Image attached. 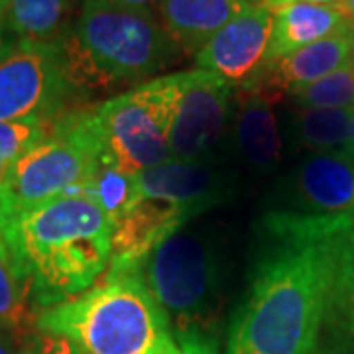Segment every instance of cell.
I'll list each match as a JSON object with an SVG mask.
<instances>
[{
	"instance_id": "cell-33",
	"label": "cell",
	"mask_w": 354,
	"mask_h": 354,
	"mask_svg": "<svg viewBox=\"0 0 354 354\" xmlns=\"http://www.w3.org/2000/svg\"><path fill=\"white\" fill-rule=\"evenodd\" d=\"M348 148L354 153V109L351 111V134H348Z\"/></svg>"
},
{
	"instance_id": "cell-8",
	"label": "cell",
	"mask_w": 354,
	"mask_h": 354,
	"mask_svg": "<svg viewBox=\"0 0 354 354\" xmlns=\"http://www.w3.org/2000/svg\"><path fill=\"white\" fill-rule=\"evenodd\" d=\"M75 91L62 41L18 39L0 64V122L57 118Z\"/></svg>"
},
{
	"instance_id": "cell-26",
	"label": "cell",
	"mask_w": 354,
	"mask_h": 354,
	"mask_svg": "<svg viewBox=\"0 0 354 354\" xmlns=\"http://www.w3.org/2000/svg\"><path fill=\"white\" fill-rule=\"evenodd\" d=\"M18 44V39L14 38L12 34H8L6 26H0V64L10 55Z\"/></svg>"
},
{
	"instance_id": "cell-35",
	"label": "cell",
	"mask_w": 354,
	"mask_h": 354,
	"mask_svg": "<svg viewBox=\"0 0 354 354\" xmlns=\"http://www.w3.org/2000/svg\"><path fill=\"white\" fill-rule=\"evenodd\" d=\"M246 2H250V4H264L266 0H246Z\"/></svg>"
},
{
	"instance_id": "cell-19",
	"label": "cell",
	"mask_w": 354,
	"mask_h": 354,
	"mask_svg": "<svg viewBox=\"0 0 354 354\" xmlns=\"http://www.w3.org/2000/svg\"><path fill=\"white\" fill-rule=\"evenodd\" d=\"M351 111L295 109L286 122V140L291 152L330 153L351 150Z\"/></svg>"
},
{
	"instance_id": "cell-17",
	"label": "cell",
	"mask_w": 354,
	"mask_h": 354,
	"mask_svg": "<svg viewBox=\"0 0 354 354\" xmlns=\"http://www.w3.org/2000/svg\"><path fill=\"white\" fill-rule=\"evenodd\" d=\"M160 18L177 50L197 55L218 30L242 14L246 0H158Z\"/></svg>"
},
{
	"instance_id": "cell-13",
	"label": "cell",
	"mask_w": 354,
	"mask_h": 354,
	"mask_svg": "<svg viewBox=\"0 0 354 354\" xmlns=\"http://www.w3.org/2000/svg\"><path fill=\"white\" fill-rule=\"evenodd\" d=\"M140 195L174 203L189 218L215 209L232 195V177L209 162L167 160L138 174Z\"/></svg>"
},
{
	"instance_id": "cell-34",
	"label": "cell",
	"mask_w": 354,
	"mask_h": 354,
	"mask_svg": "<svg viewBox=\"0 0 354 354\" xmlns=\"http://www.w3.org/2000/svg\"><path fill=\"white\" fill-rule=\"evenodd\" d=\"M8 171H10V164H6V162H0V185L6 181V177H8Z\"/></svg>"
},
{
	"instance_id": "cell-2",
	"label": "cell",
	"mask_w": 354,
	"mask_h": 354,
	"mask_svg": "<svg viewBox=\"0 0 354 354\" xmlns=\"http://www.w3.org/2000/svg\"><path fill=\"white\" fill-rule=\"evenodd\" d=\"M113 223L88 193L64 195L14 216L18 278L41 311L91 290L111 266Z\"/></svg>"
},
{
	"instance_id": "cell-6",
	"label": "cell",
	"mask_w": 354,
	"mask_h": 354,
	"mask_svg": "<svg viewBox=\"0 0 354 354\" xmlns=\"http://www.w3.org/2000/svg\"><path fill=\"white\" fill-rule=\"evenodd\" d=\"M181 95V71L156 77L91 109L101 164L142 174L169 160V134Z\"/></svg>"
},
{
	"instance_id": "cell-1",
	"label": "cell",
	"mask_w": 354,
	"mask_h": 354,
	"mask_svg": "<svg viewBox=\"0 0 354 354\" xmlns=\"http://www.w3.org/2000/svg\"><path fill=\"white\" fill-rule=\"evenodd\" d=\"M337 216L268 211L250 288L230 319L225 354H317Z\"/></svg>"
},
{
	"instance_id": "cell-23",
	"label": "cell",
	"mask_w": 354,
	"mask_h": 354,
	"mask_svg": "<svg viewBox=\"0 0 354 354\" xmlns=\"http://www.w3.org/2000/svg\"><path fill=\"white\" fill-rule=\"evenodd\" d=\"M53 120H39V118H28V120H8L0 122V162L12 165L20 160L26 152H30L34 146L50 136Z\"/></svg>"
},
{
	"instance_id": "cell-32",
	"label": "cell",
	"mask_w": 354,
	"mask_h": 354,
	"mask_svg": "<svg viewBox=\"0 0 354 354\" xmlns=\"http://www.w3.org/2000/svg\"><path fill=\"white\" fill-rule=\"evenodd\" d=\"M0 354H14L10 342H8V339L2 333H0Z\"/></svg>"
},
{
	"instance_id": "cell-18",
	"label": "cell",
	"mask_w": 354,
	"mask_h": 354,
	"mask_svg": "<svg viewBox=\"0 0 354 354\" xmlns=\"http://www.w3.org/2000/svg\"><path fill=\"white\" fill-rule=\"evenodd\" d=\"M274 12L270 62L290 55L319 39L354 30L337 4H286Z\"/></svg>"
},
{
	"instance_id": "cell-20",
	"label": "cell",
	"mask_w": 354,
	"mask_h": 354,
	"mask_svg": "<svg viewBox=\"0 0 354 354\" xmlns=\"http://www.w3.org/2000/svg\"><path fill=\"white\" fill-rule=\"evenodd\" d=\"M67 0H12L6 14V30L16 39L62 41Z\"/></svg>"
},
{
	"instance_id": "cell-22",
	"label": "cell",
	"mask_w": 354,
	"mask_h": 354,
	"mask_svg": "<svg viewBox=\"0 0 354 354\" xmlns=\"http://www.w3.org/2000/svg\"><path fill=\"white\" fill-rule=\"evenodd\" d=\"M297 109H335L353 111L354 109V57L309 85L293 88L288 93Z\"/></svg>"
},
{
	"instance_id": "cell-31",
	"label": "cell",
	"mask_w": 354,
	"mask_h": 354,
	"mask_svg": "<svg viewBox=\"0 0 354 354\" xmlns=\"http://www.w3.org/2000/svg\"><path fill=\"white\" fill-rule=\"evenodd\" d=\"M10 2L12 0H0V26H4V22H6V14H8V8H10Z\"/></svg>"
},
{
	"instance_id": "cell-7",
	"label": "cell",
	"mask_w": 354,
	"mask_h": 354,
	"mask_svg": "<svg viewBox=\"0 0 354 354\" xmlns=\"http://www.w3.org/2000/svg\"><path fill=\"white\" fill-rule=\"evenodd\" d=\"M88 113L59 114L50 136L10 165L2 189L12 216L64 195L85 193L87 181L101 164Z\"/></svg>"
},
{
	"instance_id": "cell-27",
	"label": "cell",
	"mask_w": 354,
	"mask_h": 354,
	"mask_svg": "<svg viewBox=\"0 0 354 354\" xmlns=\"http://www.w3.org/2000/svg\"><path fill=\"white\" fill-rule=\"evenodd\" d=\"M337 2L339 0H266L264 6H268L270 10H276L286 4H337Z\"/></svg>"
},
{
	"instance_id": "cell-28",
	"label": "cell",
	"mask_w": 354,
	"mask_h": 354,
	"mask_svg": "<svg viewBox=\"0 0 354 354\" xmlns=\"http://www.w3.org/2000/svg\"><path fill=\"white\" fill-rule=\"evenodd\" d=\"M46 339H48V348L41 354H79L67 342L59 341V339H51V337H46Z\"/></svg>"
},
{
	"instance_id": "cell-16",
	"label": "cell",
	"mask_w": 354,
	"mask_h": 354,
	"mask_svg": "<svg viewBox=\"0 0 354 354\" xmlns=\"http://www.w3.org/2000/svg\"><path fill=\"white\" fill-rule=\"evenodd\" d=\"M354 57V30H344L335 36L319 39L311 46L270 62L258 88L270 95H288L297 87L309 85L321 77L329 75ZM256 88V87H254Z\"/></svg>"
},
{
	"instance_id": "cell-9",
	"label": "cell",
	"mask_w": 354,
	"mask_h": 354,
	"mask_svg": "<svg viewBox=\"0 0 354 354\" xmlns=\"http://www.w3.org/2000/svg\"><path fill=\"white\" fill-rule=\"evenodd\" d=\"M234 88L221 77L181 71V95L169 134V160L209 162L230 127Z\"/></svg>"
},
{
	"instance_id": "cell-15",
	"label": "cell",
	"mask_w": 354,
	"mask_h": 354,
	"mask_svg": "<svg viewBox=\"0 0 354 354\" xmlns=\"http://www.w3.org/2000/svg\"><path fill=\"white\" fill-rule=\"evenodd\" d=\"M191 218L174 203L142 197L113 230V258L109 268L142 266L150 254Z\"/></svg>"
},
{
	"instance_id": "cell-29",
	"label": "cell",
	"mask_w": 354,
	"mask_h": 354,
	"mask_svg": "<svg viewBox=\"0 0 354 354\" xmlns=\"http://www.w3.org/2000/svg\"><path fill=\"white\" fill-rule=\"evenodd\" d=\"M337 6H339V10L344 14L346 22L354 28V0H339Z\"/></svg>"
},
{
	"instance_id": "cell-4",
	"label": "cell",
	"mask_w": 354,
	"mask_h": 354,
	"mask_svg": "<svg viewBox=\"0 0 354 354\" xmlns=\"http://www.w3.org/2000/svg\"><path fill=\"white\" fill-rule=\"evenodd\" d=\"M183 354H218L225 335L227 268L216 239L183 227L140 266Z\"/></svg>"
},
{
	"instance_id": "cell-24",
	"label": "cell",
	"mask_w": 354,
	"mask_h": 354,
	"mask_svg": "<svg viewBox=\"0 0 354 354\" xmlns=\"http://www.w3.org/2000/svg\"><path fill=\"white\" fill-rule=\"evenodd\" d=\"M30 288L0 260V329L22 330L28 323Z\"/></svg>"
},
{
	"instance_id": "cell-12",
	"label": "cell",
	"mask_w": 354,
	"mask_h": 354,
	"mask_svg": "<svg viewBox=\"0 0 354 354\" xmlns=\"http://www.w3.org/2000/svg\"><path fill=\"white\" fill-rule=\"evenodd\" d=\"M329 288L317 354H354V216L329 228Z\"/></svg>"
},
{
	"instance_id": "cell-30",
	"label": "cell",
	"mask_w": 354,
	"mask_h": 354,
	"mask_svg": "<svg viewBox=\"0 0 354 354\" xmlns=\"http://www.w3.org/2000/svg\"><path fill=\"white\" fill-rule=\"evenodd\" d=\"M106 2H114L120 6H130V8H150L156 0H106Z\"/></svg>"
},
{
	"instance_id": "cell-10",
	"label": "cell",
	"mask_w": 354,
	"mask_h": 354,
	"mask_svg": "<svg viewBox=\"0 0 354 354\" xmlns=\"http://www.w3.org/2000/svg\"><path fill=\"white\" fill-rule=\"evenodd\" d=\"M272 30L274 12L264 4H250L203 46L195 65L218 75L234 91L258 87L270 65Z\"/></svg>"
},
{
	"instance_id": "cell-14",
	"label": "cell",
	"mask_w": 354,
	"mask_h": 354,
	"mask_svg": "<svg viewBox=\"0 0 354 354\" xmlns=\"http://www.w3.org/2000/svg\"><path fill=\"white\" fill-rule=\"evenodd\" d=\"M276 97L264 88L236 91L230 136L234 152L254 171H272L281 162L283 136L278 114L274 109Z\"/></svg>"
},
{
	"instance_id": "cell-25",
	"label": "cell",
	"mask_w": 354,
	"mask_h": 354,
	"mask_svg": "<svg viewBox=\"0 0 354 354\" xmlns=\"http://www.w3.org/2000/svg\"><path fill=\"white\" fill-rule=\"evenodd\" d=\"M12 221L14 216L12 211H10V205L6 201L4 189L0 185V260L8 266V270L18 278V264H16L12 246Z\"/></svg>"
},
{
	"instance_id": "cell-11",
	"label": "cell",
	"mask_w": 354,
	"mask_h": 354,
	"mask_svg": "<svg viewBox=\"0 0 354 354\" xmlns=\"http://www.w3.org/2000/svg\"><path fill=\"white\" fill-rule=\"evenodd\" d=\"M272 211L301 216H354V153H315L295 165L278 187Z\"/></svg>"
},
{
	"instance_id": "cell-3",
	"label": "cell",
	"mask_w": 354,
	"mask_h": 354,
	"mask_svg": "<svg viewBox=\"0 0 354 354\" xmlns=\"http://www.w3.org/2000/svg\"><path fill=\"white\" fill-rule=\"evenodd\" d=\"M36 325L79 354H183L140 266L109 268L91 290L41 311Z\"/></svg>"
},
{
	"instance_id": "cell-21",
	"label": "cell",
	"mask_w": 354,
	"mask_h": 354,
	"mask_svg": "<svg viewBox=\"0 0 354 354\" xmlns=\"http://www.w3.org/2000/svg\"><path fill=\"white\" fill-rule=\"evenodd\" d=\"M85 193L93 195L113 227L142 199L138 174H128L111 164H99L87 181Z\"/></svg>"
},
{
	"instance_id": "cell-5",
	"label": "cell",
	"mask_w": 354,
	"mask_h": 354,
	"mask_svg": "<svg viewBox=\"0 0 354 354\" xmlns=\"http://www.w3.org/2000/svg\"><path fill=\"white\" fill-rule=\"evenodd\" d=\"M75 88L111 91L134 85L164 69L176 44L150 8L83 0L75 28L62 39Z\"/></svg>"
}]
</instances>
